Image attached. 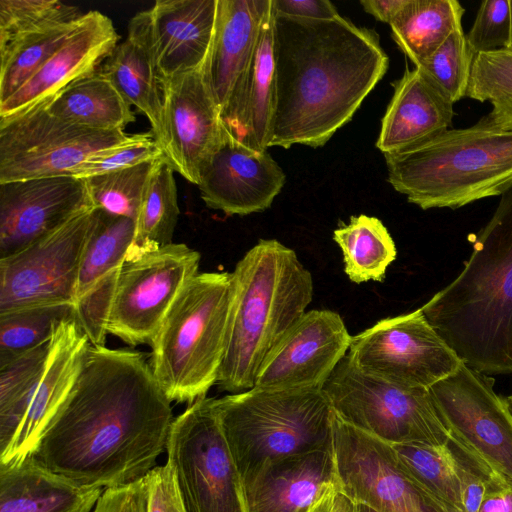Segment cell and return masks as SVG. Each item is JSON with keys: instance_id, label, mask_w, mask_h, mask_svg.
<instances>
[{"instance_id": "cell-1", "label": "cell", "mask_w": 512, "mask_h": 512, "mask_svg": "<svg viewBox=\"0 0 512 512\" xmlns=\"http://www.w3.org/2000/svg\"><path fill=\"white\" fill-rule=\"evenodd\" d=\"M173 420L171 401L143 353L91 344L30 456L81 486H122L155 467Z\"/></svg>"}, {"instance_id": "cell-2", "label": "cell", "mask_w": 512, "mask_h": 512, "mask_svg": "<svg viewBox=\"0 0 512 512\" xmlns=\"http://www.w3.org/2000/svg\"><path fill=\"white\" fill-rule=\"evenodd\" d=\"M275 11V9H274ZM275 93L269 147L325 145L385 75L378 34L341 15H274Z\"/></svg>"}, {"instance_id": "cell-3", "label": "cell", "mask_w": 512, "mask_h": 512, "mask_svg": "<svg viewBox=\"0 0 512 512\" xmlns=\"http://www.w3.org/2000/svg\"><path fill=\"white\" fill-rule=\"evenodd\" d=\"M421 308L464 364L492 377L512 374V190L462 271Z\"/></svg>"}, {"instance_id": "cell-4", "label": "cell", "mask_w": 512, "mask_h": 512, "mask_svg": "<svg viewBox=\"0 0 512 512\" xmlns=\"http://www.w3.org/2000/svg\"><path fill=\"white\" fill-rule=\"evenodd\" d=\"M235 296L216 385L230 394L254 387L264 359L313 298L310 271L295 251L260 239L232 272Z\"/></svg>"}, {"instance_id": "cell-5", "label": "cell", "mask_w": 512, "mask_h": 512, "mask_svg": "<svg viewBox=\"0 0 512 512\" xmlns=\"http://www.w3.org/2000/svg\"><path fill=\"white\" fill-rule=\"evenodd\" d=\"M384 157L390 185L423 210H455L512 190V131L488 114Z\"/></svg>"}, {"instance_id": "cell-6", "label": "cell", "mask_w": 512, "mask_h": 512, "mask_svg": "<svg viewBox=\"0 0 512 512\" xmlns=\"http://www.w3.org/2000/svg\"><path fill=\"white\" fill-rule=\"evenodd\" d=\"M234 296L232 272L198 273L163 319L150 344V365L171 402L191 404L216 385Z\"/></svg>"}, {"instance_id": "cell-7", "label": "cell", "mask_w": 512, "mask_h": 512, "mask_svg": "<svg viewBox=\"0 0 512 512\" xmlns=\"http://www.w3.org/2000/svg\"><path fill=\"white\" fill-rule=\"evenodd\" d=\"M213 403L242 485L269 460L333 448L334 412L321 388L253 387Z\"/></svg>"}, {"instance_id": "cell-8", "label": "cell", "mask_w": 512, "mask_h": 512, "mask_svg": "<svg viewBox=\"0 0 512 512\" xmlns=\"http://www.w3.org/2000/svg\"><path fill=\"white\" fill-rule=\"evenodd\" d=\"M321 389L340 420L385 443L449 442L428 389L403 387L369 375L347 354Z\"/></svg>"}, {"instance_id": "cell-9", "label": "cell", "mask_w": 512, "mask_h": 512, "mask_svg": "<svg viewBox=\"0 0 512 512\" xmlns=\"http://www.w3.org/2000/svg\"><path fill=\"white\" fill-rule=\"evenodd\" d=\"M213 402L214 398H200L173 420L167 464L187 512H247L242 482Z\"/></svg>"}, {"instance_id": "cell-10", "label": "cell", "mask_w": 512, "mask_h": 512, "mask_svg": "<svg viewBox=\"0 0 512 512\" xmlns=\"http://www.w3.org/2000/svg\"><path fill=\"white\" fill-rule=\"evenodd\" d=\"M135 136L70 123L52 115L45 102L38 103L0 118V183L71 176L87 159Z\"/></svg>"}, {"instance_id": "cell-11", "label": "cell", "mask_w": 512, "mask_h": 512, "mask_svg": "<svg viewBox=\"0 0 512 512\" xmlns=\"http://www.w3.org/2000/svg\"><path fill=\"white\" fill-rule=\"evenodd\" d=\"M495 380L466 364L428 390L449 442L480 466L512 480V410Z\"/></svg>"}, {"instance_id": "cell-12", "label": "cell", "mask_w": 512, "mask_h": 512, "mask_svg": "<svg viewBox=\"0 0 512 512\" xmlns=\"http://www.w3.org/2000/svg\"><path fill=\"white\" fill-rule=\"evenodd\" d=\"M347 355L369 375L419 389H429L463 364L421 307L381 319L352 336Z\"/></svg>"}, {"instance_id": "cell-13", "label": "cell", "mask_w": 512, "mask_h": 512, "mask_svg": "<svg viewBox=\"0 0 512 512\" xmlns=\"http://www.w3.org/2000/svg\"><path fill=\"white\" fill-rule=\"evenodd\" d=\"M201 255L171 243L126 260L119 272L107 332L131 346L150 345L186 284L199 272Z\"/></svg>"}, {"instance_id": "cell-14", "label": "cell", "mask_w": 512, "mask_h": 512, "mask_svg": "<svg viewBox=\"0 0 512 512\" xmlns=\"http://www.w3.org/2000/svg\"><path fill=\"white\" fill-rule=\"evenodd\" d=\"M96 214L94 207L84 210L18 253L0 259V313L74 305L81 257Z\"/></svg>"}, {"instance_id": "cell-15", "label": "cell", "mask_w": 512, "mask_h": 512, "mask_svg": "<svg viewBox=\"0 0 512 512\" xmlns=\"http://www.w3.org/2000/svg\"><path fill=\"white\" fill-rule=\"evenodd\" d=\"M162 136L158 145L174 171L198 185L222 140L219 108L202 68L161 83Z\"/></svg>"}, {"instance_id": "cell-16", "label": "cell", "mask_w": 512, "mask_h": 512, "mask_svg": "<svg viewBox=\"0 0 512 512\" xmlns=\"http://www.w3.org/2000/svg\"><path fill=\"white\" fill-rule=\"evenodd\" d=\"M333 453L341 490L378 512H434L398 470L387 443L334 414Z\"/></svg>"}, {"instance_id": "cell-17", "label": "cell", "mask_w": 512, "mask_h": 512, "mask_svg": "<svg viewBox=\"0 0 512 512\" xmlns=\"http://www.w3.org/2000/svg\"><path fill=\"white\" fill-rule=\"evenodd\" d=\"M351 339L337 312L306 311L264 359L254 387L322 388L347 354Z\"/></svg>"}, {"instance_id": "cell-18", "label": "cell", "mask_w": 512, "mask_h": 512, "mask_svg": "<svg viewBox=\"0 0 512 512\" xmlns=\"http://www.w3.org/2000/svg\"><path fill=\"white\" fill-rule=\"evenodd\" d=\"M94 207L84 179L51 176L0 183V259Z\"/></svg>"}, {"instance_id": "cell-19", "label": "cell", "mask_w": 512, "mask_h": 512, "mask_svg": "<svg viewBox=\"0 0 512 512\" xmlns=\"http://www.w3.org/2000/svg\"><path fill=\"white\" fill-rule=\"evenodd\" d=\"M285 181L283 169L267 150L245 146L222 131L197 186L207 207L243 216L270 208Z\"/></svg>"}, {"instance_id": "cell-20", "label": "cell", "mask_w": 512, "mask_h": 512, "mask_svg": "<svg viewBox=\"0 0 512 512\" xmlns=\"http://www.w3.org/2000/svg\"><path fill=\"white\" fill-rule=\"evenodd\" d=\"M112 20L99 11L84 13L63 45L8 99L0 118L42 103L74 81L95 73L118 45Z\"/></svg>"}, {"instance_id": "cell-21", "label": "cell", "mask_w": 512, "mask_h": 512, "mask_svg": "<svg viewBox=\"0 0 512 512\" xmlns=\"http://www.w3.org/2000/svg\"><path fill=\"white\" fill-rule=\"evenodd\" d=\"M90 345L76 317L55 326L44 373L23 423L8 447L0 453L1 465L18 463L33 453L70 394Z\"/></svg>"}, {"instance_id": "cell-22", "label": "cell", "mask_w": 512, "mask_h": 512, "mask_svg": "<svg viewBox=\"0 0 512 512\" xmlns=\"http://www.w3.org/2000/svg\"><path fill=\"white\" fill-rule=\"evenodd\" d=\"M242 487L247 512H308L340 487L333 448L269 460Z\"/></svg>"}, {"instance_id": "cell-23", "label": "cell", "mask_w": 512, "mask_h": 512, "mask_svg": "<svg viewBox=\"0 0 512 512\" xmlns=\"http://www.w3.org/2000/svg\"><path fill=\"white\" fill-rule=\"evenodd\" d=\"M274 15L271 0L250 60L220 111L222 131L256 150L269 148L275 93Z\"/></svg>"}, {"instance_id": "cell-24", "label": "cell", "mask_w": 512, "mask_h": 512, "mask_svg": "<svg viewBox=\"0 0 512 512\" xmlns=\"http://www.w3.org/2000/svg\"><path fill=\"white\" fill-rule=\"evenodd\" d=\"M218 0H158L148 10L160 82L201 69L215 34Z\"/></svg>"}, {"instance_id": "cell-25", "label": "cell", "mask_w": 512, "mask_h": 512, "mask_svg": "<svg viewBox=\"0 0 512 512\" xmlns=\"http://www.w3.org/2000/svg\"><path fill=\"white\" fill-rule=\"evenodd\" d=\"M382 118L376 147L399 151L452 128L454 103L417 67L406 68Z\"/></svg>"}, {"instance_id": "cell-26", "label": "cell", "mask_w": 512, "mask_h": 512, "mask_svg": "<svg viewBox=\"0 0 512 512\" xmlns=\"http://www.w3.org/2000/svg\"><path fill=\"white\" fill-rule=\"evenodd\" d=\"M270 3L271 0H218L215 34L202 72L219 111L250 60Z\"/></svg>"}, {"instance_id": "cell-27", "label": "cell", "mask_w": 512, "mask_h": 512, "mask_svg": "<svg viewBox=\"0 0 512 512\" xmlns=\"http://www.w3.org/2000/svg\"><path fill=\"white\" fill-rule=\"evenodd\" d=\"M100 72L147 117L158 144L162 136L163 94L152 52L148 10L130 20L126 40L114 48Z\"/></svg>"}, {"instance_id": "cell-28", "label": "cell", "mask_w": 512, "mask_h": 512, "mask_svg": "<svg viewBox=\"0 0 512 512\" xmlns=\"http://www.w3.org/2000/svg\"><path fill=\"white\" fill-rule=\"evenodd\" d=\"M103 491L56 474L31 456L0 464V512H91Z\"/></svg>"}, {"instance_id": "cell-29", "label": "cell", "mask_w": 512, "mask_h": 512, "mask_svg": "<svg viewBox=\"0 0 512 512\" xmlns=\"http://www.w3.org/2000/svg\"><path fill=\"white\" fill-rule=\"evenodd\" d=\"M388 446L398 470L425 497L434 512H462L458 460L449 442Z\"/></svg>"}, {"instance_id": "cell-30", "label": "cell", "mask_w": 512, "mask_h": 512, "mask_svg": "<svg viewBox=\"0 0 512 512\" xmlns=\"http://www.w3.org/2000/svg\"><path fill=\"white\" fill-rule=\"evenodd\" d=\"M65 121L100 131H124L135 121L131 105L100 72L80 78L44 101Z\"/></svg>"}, {"instance_id": "cell-31", "label": "cell", "mask_w": 512, "mask_h": 512, "mask_svg": "<svg viewBox=\"0 0 512 512\" xmlns=\"http://www.w3.org/2000/svg\"><path fill=\"white\" fill-rule=\"evenodd\" d=\"M465 13L456 0H408L389 24L393 40L415 66L456 30Z\"/></svg>"}, {"instance_id": "cell-32", "label": "cell", "mask_w": 512, "mask_h": 512, "mask_svg": "<svg viewBox=\"0 0 512 512\" xmlns=\"http://www.w3.org/2000/svg\"><path fill=\"white\" fill-rule=\"evenodd\" d=\"M134 234L135 222L132 219L97 209L81 257L74 305L119 275Z\"/></svg>"}, {"instance_id": "cell-33", "label": "cell", "mask_w": 512, "mask_h": 512, "mask_svg": "<svg viewBox=\"0 0 512 512\" xmlns=\"http://www.w3.org/2000/svg\"><path fill=\"white\" fill-rule=\"evenodd\" d=\"M179 213L174 170L162 157L150 172L125 261L173 243Z\"/></svg>"}, {"instance_id": "cell-34", "label": "cell", "mask_w": 512, "mask_h": 512, "mask_svg": "<svg viewBox=\"0 0 512 512\" xmlns=\"http://www.w3.org/2000/svg\"><path fill=\"white\" fill-rule=\"evenodd\" d=\"M333 240L342 251L345 274L356 284L383 281L397 257L388 229L373 216H351L349 223L333 231Z\"/></svg>"}, {"instance_id": "cell-35", "label": "cell", "mask_w": 512, "mask_h": 512, "mask_svg": "<svg viewBox=\"0 0 512 512\" xmlns=\"http://www.w3.org/2000/svg\"><path fill=\"white\" fill-rule=\"evenodd\" d=\"M51 340L0 368V453L13 440L45 370Z\"/></svg>"}, {"instance_id": "cell-36", "label": "cell", "mask_w": 512, "mask_h": 512, "mask_svg": "<svg viewBox=\"0 0 512 512\" xmlns=\"http://www.w3.org/2000/svg\"><path fill=\"white\" fill-rule=\"evenodd\" d=\"M81 17L0 48V103L16 92L63 45Z\"/></svg>"}, {"instance_id": "cell-37", "label": "cell", "mask_w": 512, "mask_h": 512, "mask_svg": "<svg viewBox=\"0 0 512 512\" xmlns=\"http://www.w3.org/2000/svg\"><path fill=\"white\" fill-rule=\"evenodd\" d=\"M73 317V304L39 305L0 313V368L49 342L55 326Z\"/></svg>"}, {"instance_id": "cell-38", "label": "cell", "mask_w": 512, "mask_h": 512, "mask_svg": "<svg viewBox=\"0 0 512 512\" xmlns=\"http://www.w3.org/2000/svg\"><path fill=\"white\" fill-rule=\"evenodd\" d=\"M466 97L489 102L488 113L500 128L512 131V51L501 49L475 56Z\"/></svg>"}, {"instance_id": "cell-39", "label": "cell", "mask_w": 512, "mask_h": 512, "mask_svg": "<svg viewBox=\"0 0 512 512\" xmlns=\"http://www.w3.org/2000/svg\"><path fill=\"white\" fill-rule=\"evenodd\" d=\"M155 161L85 178L94 208L136 222L145 187Z\"/></svg>"}, {"instance_id": "cell-40", "label": "cell", "mask_w": 512, "mask_h": 512, "mask_svg": "<svg viewBox=\"0 0 512 512\" xmlns=\"http://www.w3.org/2000/svg\"><path fill=\"white\" fill-rule=\"evenodd\" d=\"M83 14L58 0H0V48Z\"/></svg>"}, {"instance_id": "cell-41", "label": "cell", "mask_w": 512, "mask_h": 512, "mask_svg": "<svg viewBox=\"0 0 512 512\" xmlns=\"http://www.w3.org/2000/svg\"><path fill=\"white\" fill-rule=\"evenodd\" d=\"M475 56L461 28L454 31L437 50L415 67L455 104L466 97Z\"/></svg>"}, {"instance_id": "cell-42", "label": "cell", "mask_w": 512, "mask_h": 512, "mask_svg": "<svg viewBox=\"0 0 512 512\" xmlns=\"http://www.w3.org/2000/svg\"><path fill=\"white\" fill-rule=\"evenodd\" d=\"M163 151L151 131L136 134L135 138L121 146L108 149L80 164L71 176L85 179L129 168L144 162L156 161Z\"/></svg>"}, {"instance_id": "cell-43", "label": "cell", "mask_w": 512, "mask_h": 512, "mask_svg": "<svg viewBox=\"0 0 512 512\" xmlns=\"http://www.w3.org/2000/svg\"><path fill=\"white\" fill-rule=\"evenodd\" d=\"M511 33L510 0L482 1L466 40L475 55L507 49Z\"/></svg>"}, {"instance_id": "cell-44", "label": "cell", "mask_w": 512, "mask_h": 512, "mask_svg": "<svg viewBox=\"0 0 512 512\" xmlns=\"http://www.w3.org/2000/svg\"><path fill=\"white\" fill-rule=\"evenodd\" d=\"M147 512H187L174 474L166 463L155 466L145 476Z\"/></svg>"}, {"instance_id": "cell-45", "label": "cell", "mask_w": 512, "mask_h": 512, "mask_svg": "<svg viewBox=\"0 0 512 512\" xmlns=\"http://www.w3.org/2000/svg\"><path fill=\"white\" fill-rule=\"evenodd\" d=\"M450 443V442H449ZM458 460L459 491L462 512H479L493 471L480 466L476 461L450 443Z\"/></svg>"}, {"instance_id": "cell-46", "label": "cell", "mask_w": 512, "mask_h": 512, "mask_svg": "<svg viewBox=\"0 0 512 512\" xmlns=\"http://www.w3.org/2000/svg\"><path fill=\"white\" fill-rule=\"evenodd\" d=\"M91 512H147L144 477L122 486L105 489Z\"/></svg>"}, {"instance_id": "cell-47", "label": "cell", "mask_w": 512, "mask_h": 512, "mask_svg": "<svg viewBox=\"0 0 512 512\" xmlns=\"http://www.w3.org/2000/svg\"><path fill=\"white\" fill-rule=\"evenodd\" d=\"M277 13L309 19H332L340 14L328 0H272Z\"/></svg>"}, {"instance_id": "cell-48", "label": "cell", "mask_w": 512, "mask_h": 512, "mask_svg": "<svg viewBox=\"0 0 512 512\" xmlns=\"http://www.w3.org/2000/svg\"><path fill=\"white\" fill-rule=\"evenodd\" d=\"M479 512H512V480L492 472Z\"/></svg>"}, {"instance_id": "cell-49", "label": "cell", "mask_w": 512, "mask_h": 512, "mask_svg": "<svg viewBox=\"0 0 512 512\" xmlns=\"http://www.w3.org/2000/svg\"><path fill=\"white\" fill-rule=\"evenodd\" d=\"M408 0H361L365 12L376 20L390 24Z\"/></svg>"}, {"instance_id": "cell-50", "label": "cell", "mask_w": 512, "mask_h": 512, "mask_svg": "<svg viewBox=\"0 0 512 512\" xmlns=\"http://www.w3.org/2000/svg\"><path fill=\"white\" fill-rule=\"evenodd\" d=\"M340 487L333 488L325 493L308 512H334L335 496Z\"/></svg>"}, {"instance_id": "cell-51", "label": "cell", "mask_w": 512, "mask_h": 512, "mask_svg": "<svg viewBox=\"0 0 512 512\" xmlns=\"http://www.w3.org/2000/svg\"><path fill=\"white\" fill-rule=\"evenodd\" d=\"M334 512H355L354 502L341 489L336 492Z\"/></svg>"}, {"instance_id": "cell-52", "label": "cell", "mask_w": 512, "mask_h": 512, "mask_svg": "<svg viewBox=\"0 0 512 512\" xmlns=\"http://www.w3.org/2000/svg\"><path fill=\"white\" fill-rule=\"evenodd\" d=\"M354 511L355 512H378L374 508H372L364 503H354Z\"/></svg>"}, {"instance_id": "cell-53", "label": "cell", "mask_w": 512, "mask_h": 512, "mask_svg": "<svg viewBox=\"0 0 512 512\" xmlns=\"http://www.w3.org/2000/svg\"><path fill=\"white\" fill-rule=\"evenodd\" d=\"M510 9H511V33H510L509 46L506 50L512 51V0H510Z\"/></svg>"}, {"instance_id": "cell-54", "label": "cell", "mask_w": 512, "mask_h": 512, "mask_svg": "<svg viewBox=\"0 0 512 512\" xmlns=\"http://www.w3.org/2000/svg\"><path fill=\"white\" fill-rule=\"evenodd\" d=\"M507 400H508L509 405H510L511 410H512V393L507 397Z\"/></svg>"}]
</instances>
